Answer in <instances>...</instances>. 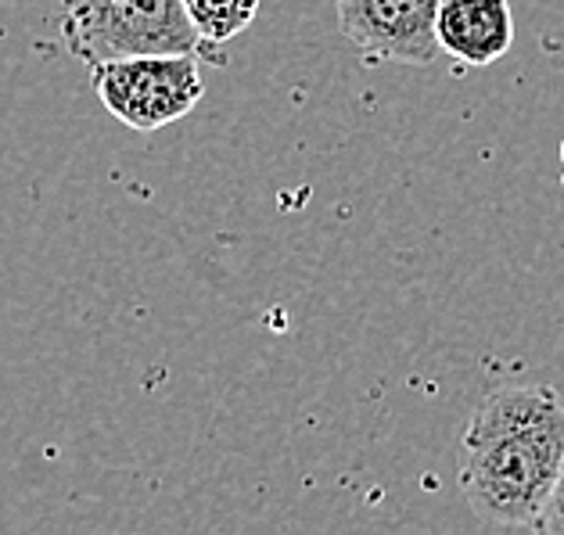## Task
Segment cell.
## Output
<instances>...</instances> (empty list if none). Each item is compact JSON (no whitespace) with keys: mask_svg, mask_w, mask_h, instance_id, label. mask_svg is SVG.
<instances>
[{"mask_svg":"<svg viewBox=\"0 0 564 535\" xmlns=\"http://www.w3.org/2000/svg\"><path fill=\"white\" fill-rule=\"evenodd\" d=\"M564 463V400L550 385L489 392L460 438V492L500 528H535Z\"/></svg>","mask_w":564,"mask_h":535,"instance_id":"cell-1","label":"cell"},{"mask_svg":"<svg viewBox=\"0 0 564 535\" xmlns=\"http://www.w3.org/2000/svg\"><path fill=\"white\" fill-rule=\"evenodd\" d=\"M62 36L87 65L202 47L184 0H62Z\"/></svg>","mask_w":564,"mask_h":535,"instance_id":"cell-2","label":"cell"},{"mask_svg":"<svg viewBox=\"0 0 564 535\" xmlns=\"http://www.w3.org/2000/svg\"><path fill=\"white\" fill-rule=\"evenodd\" d=\"M94 94L122 127L155 133L202 101L205 79L195 54H130L90 65Z\"/></svg>","mask_w":564,"mask_h":535,"instance_id":"cell-3","label":"cell"},{"mask_svg":"<svg viewBox=\"0 0 564 535\" xmlns=\"http://www.w3.org/2000/svg\"><path fill=\"white\" fill-rule=\"evenodd\" d=\"M338 25L370 62L429 65L438 54V0H335Z\"/></svg>","mask_w":564,"mask_h":535,"instance_id":"cell-4","label":"cell"},{"mask_svg":"<svg viewBox=\"0 0 564 535\" xmlns=\"http://www.w3.org/2000/svg\"><path fill=\"white\" fill-rule=\"evenodd\" d=\"M438 51L464 65H492L514 44L511 0H438Z\"/></svg>","mask_w":564,"mask_h":535,"instance_id":"cell-5","label":"cell"},{"mask_svg":"<svg viewBox=\"0 0 564 535\" xmlns=\"http://www.w3.org/2000/svg\"><path fill=\"white\" fill-rule=\"evenodd\" d=\"M184 11L202 44H227L252 25L259 0H184Z\"/></svg>","mask_w":564,"mask_h":535,"instance_id":"cell-6","label":"cell"},{"mask_svg":"<svg viewBox=\"0 0 564 535\" xmlns=\"http://www.w3.org/2000/svg\"><path fill=\"white\" fill-rule=\"evenodd\" d=\"M535 532L564 535V463H561V474H557V482H554V492H550L543 514H540V521H535Z\"/></svg>","mask_w":564,"mask_h":535,"instance_id":"cell-7","label":"cell"}]
</instances>
